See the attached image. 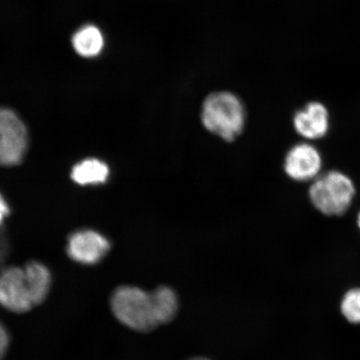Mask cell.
Returning a JSON list of instances; mask_svg holds the SVG:
<instances>
[{"mask_svg": "<svg viewBox=\"0 0 360 360\" xmlns=\"http://www.w3.org/2000/svg\"><path fill=\"white\" fill-rule=\"evenodd\" d=\"M186 360H211L207 357H204V356H195V357H192V358H190V359H188Z\"/></svg>", "mask_w": 360, "mask_h": 360, "instance_id": "2e32d148", "label": "cell"}, {"mask_svg": "<svg viewBox=\"0 0 360 360\" xmlns=\"http://www.w3.org/2000/svg\"><path fill=\"white\" fill-rule=\"evenodd\" d=\"M110 250L109 240L94 231H80L69 238L67 254L72 260L81 264L100 263Z\"/></svg>", "mask_w": 360, "mask_h": 360, "instance_id": "52a82bcc", "label": "cell"}, {"mask_svg": "<svg viewBox=\"0 0 360 360\" xmlns=\"http://www.w3.org/2000/svg\"><path fill=\"white\" fill-rule=\"evenodd\" d=\"M322 168V157L308 142L295 143L287 150L283 160V172L296 182L313 181Z\"/></svg>", "mask_w": 360, "mask_h": 360, "instance_id": "8992f818", "label": "cell"}, {"mask_svg": "<svg viewBox=\"0 0 360 360\" xmlns=\"http://www.w3.org/2000/svg\"><path fill=\"white\" fill-rule=\"evenodd\" d=\"M358 225H359V227L360 229V211H359V213L358 214Z\"/></svg>", "mask_w": 360, "mask_h": 360, "instance_id": "e0dca14e", "label": "cell"}, {"mask_svg": "<svg viewBox=\"0 0 360 360\" xmlns=\"http://www.w3.org/2000/svg\"><path fill=\"white\" fill-rule=\"evenodd\" d=\"M110 304L112 314L123 326L139 333H150L174 321L180 300L178 292L168 285L153 291L121 285L112 292Z\"/></svg>", "mask_w": 360, "mask_h": 360, "instance_id": "6da1fadb", "label": "cell"}, {"mask_svg": "<svg viewBox=\"0 0 360 360\" xmlns=\"http://www.w3.org/2000/svg\"><path fill=\"white\" fill-rule=\"evenodd\" d=\"M72 45L79 56L91 58L101 55L105 47V38L97 26L86 25L74 34Z\"/></svg>", "mask_w": 360, "mask_h": 360, "instance_id": "30bf717a", "label": "cell"}, {"mask_svg": "<svg viewBox=\"0 0 360 360\" xmlns=\"http://www.w3.org/2000/svg\"><path fill=\"white\" fill-rule=\"evenodd\" d=\"M28 132L24 122L8 108L0 107V165L20 164L28 148Z\"/></svg>", "mask_w": 360, "mask_h": 360, "instance_id": "277c9868", "label": "cell"}, {"mask_svg": "<svg viewBox=\"0 0 360 360\" xmlns=\"http://www.w3.org/2000/svg\"><path fill=\"white\" fill-rule=\"evenodd\" d=\"M292 126L305 141L325 137L330 128V116L326 107L319 102H310L295 112Z\"/></svg>", "mask_w": 360, "mask_h": 360, "instance_id": "ba28073f", "label": "cell"}, {"mask_svg": "<svg viewBox=\"0 0 360 360\" xmlns=\"http://www.w3.org/2000/svg\"><path fill=\"white\" fill-rule=\"evenodd\" d=\"M10 335L1 323H0V360H3L10 347Z\"/></svg>", "mask_w": 360, "mask_h": 360, "instance_id": "4fadbf2b", "label": "cell"}, {"mask_svg": "<svg viewBox=\"0 0 360 360\" xmlns=\"http://www.w3.org/2000/svg\"><path fill=\"white\" fill-rule=\"evenodd\" d=\"M354 184L347 175L331 170L313 180L309 198L314 208L328 216H340L352 204Z\"/></svg>", "mask_w": 360, "mask_h": 360, "instance_id": "3957f363", "label": "cell"}, {"mask_svg": "<svg viewBox=\"0 0 360 360\" xmlns=\"http://www.w3.org/2000/svg\"><path fill=\"white\" fill-rule=\"evenodd\" d=\"M341 311L351 323H360V289H352L346 292L341 302Z\"/></svg>", "mask_w": 360, "mask_h": 360, "instance_id": "7c38bea8", "label": "cell"}, {"mask_svg": "<svg viewBox=\"0 0 360 360\" xmlns=\"http://www.w3.org/2000/svg\"><path fill=\"white\" fill-rule=\"evenodd\" d=\"M0 306L15 314L28 313L35 307L24 267L0 270Z\"/></svg>", "mask_w": 360, "mask_h": 360, "instance_id": "5b68a950", "label": "cell"}, {"mask_svg": "<svg viewBox=\"0 0 360 360\" xmlns=\"http://www.w3.org/2000/svg\"><path fill=\"white\" fill-rule=\"evenodd\" d=\"M8 254V241L4 233L0 232V267L2 266Z\"/></svg>", "mask_w": 360, "mask_h": 360, "instance_id": "5bb4252c", "label": "cell"}, {"mask_svg": "<svg viewBox=\"0 0 360 360\" xmlns=\"http://www.w3.org/2000/svg\"><path fill=\"white\" fill-rule=\"evenodd\" d=\"M200 116L202 128L226 143L240 139L247 126L245 103L236 94L228 90L208 94L202 103Z\"/></svg>", "mask_w": 360, "mask_h": 360, "instance_id": "7a4b0ae2", "label": "cell"}, {"mask_svg": "<svg viewBox=\"0 0 360 360\" xmlns=\"http://www.w3.org/2000/svg\"><path fill=\"white\" fill-rule=\"evenodd\" d=\"M27 283L35 307L46 301L52 288L51 270L39 261H30L24 267Z\"/></svg>", "mask_w": 360, "mask_h": 360, "instance_id": "9c48e42d", "label": "cell"}, {"mask_svg": "<svg viewBox=\"0 0 360 360\" xmlns=\"http://www.w3.org/2000/svg\"><path fill=\"white\" fill-rule=\"evenodd\" d=\"M109 175L108 165L105 162L96 159H87L79 162L71 172L72 179L80 186H96L105 183Z\"/></svg>", "mask_w": 360, "mask_h": 360, "instance_id": "8fae6325", "label": "cell"}, {"mask_svg": "<svg viewBox=\"0 0 360 360\" xmlns=\"http://www.w3.org/2000/svg\"><path fill=\"white\" fill-rule=\"evenodd\" d=\"M8 214H10V207L0 193V225L3 224Z\"/></svg>", "mask_w": 360, "mask_h": 360, "instance_id": "9a60e30c", "label": "cell"}]
</instances>
